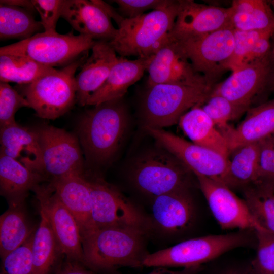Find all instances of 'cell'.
Returning a JSON list of instances; mask_svg holds the SVG:
<instances>
[{"label":"cell","mask_w":274,"mask_h":274,"mask_svg":"<svg viewBox=\"0 0 274 274\" xmlns=\"http://www.w3.org/2000/svg\"><path fill=\"white\" fill-rule=\"evenodd\" d=\"M128 120L122 98L101 103L86 111L78 126L79 142L86 158L98 164L111 159L124 138Z\"/></svg>","instance_id":"6da1fadb"},{"label":"cell","mask_w":274,"mask_h":274,"mask_svg":"<svg viewBox=\"0 0 274 274\" xmlns=\"http://www.w3.org/2000/svg\"><path fill=\"white\" fill-rule=\"evenodd\" d=\"M146 233L128 228L97 229L82 241L83 264L100 271L142 266L147 255L144 247Z\"/></svg>","instance_id":"7a4b0ae2"},{"label":"cell","mask_w":274,"mask_h":274,"mask_svg":"<svg viewBox=\"0 0 274 274\" xmlns=\"http://www.w3.org/2000/svg\"><path fill=\"white\" fill-rule=\"evenodd\" d=\"M178 1L133 18H124L115 37L109 42L120 57L147 58L168 40L173 28Z\"/></svg>","instance_id":"3957f363"},{"label":"cell","mask_w":274,"mask_h":274,"mask_svg":"<svg viewBox=\"0 0 274 274\" xmlns=\"http://www.w3.org/2000/svg\"><path fill=\"white\" fill-rule=\"evenodd\" d=\"M192 173L182 162L160 147L149 149L133 161L130 178L142 192L154 197L166 193L189 190Z\"/></svg>","instance_id":"277c9868"},{"label":"cell","mask_w":274,"mask_h":274,"mask_svg":"<svg viewBox=\"0 0 274 274\" xmlns=\"http://www.w3.org/2000/svg\"><path fill=\"white\" fill-rule=\"evenodd\" d=\"M213 88L175 84L149 88L142 107L144 127L162 129L177 123L188 110L205 103Z\"/></svg>","instance_id":"5b68a950"},{"label":"cell","mask_w":274,"mask_h":274,"mask_svg":"<svg viewBox=\"0 0 274 274\" xmlns=\"http://www.w3.org/2000/svg\"><path fill=\"white\" fill-rule=\"evenodd\" d=\"M87 55L29 84L20 85L22 95L39 117L53 120L72 108L77 101L75 73Z\"/></svg>","instance_id":"8992f818"},{"label":"cell","mask_w":274,"mask_h":274,"mask_svg":"<svg viewBox=\"0 0 274 274\" xmlns=\"http://www.w3.org/2000/svg\"><path fill=\"white\" fill-rule=\"evenodd\" d=\"M90 37L73 32L60 34L43 31L31 37L0 48V55L27 57L42 65L65 66L81 57L96 43Z\"/></svg>","instance_id":"52a82bcc"},{"label":"cell","mask_w":274,"mask_h":274,"mask_svg":"<svg viewBox=\"0 0 274 274\" xmlns=\"http://www.w3.org/2000/svg\"><path fill=\"white\" fill-rule=\"evenodd\" d=\"M247 234L236 232L192 238L145 257L146 267H195L235 248L247 245Z\"/></svg>","instance_id":"ba28073f"},{"label":"cell","mask_w":274,"mask_h":274,"mask_svg":"<svg viewBox=\"0 0 274 274\" xmlns=\"http://www.w3.org/2000/svg\"><path fill=\"white\" fill-rule=\"evenodd\" d=\"M234 29L231 26L201 35L175 38L195 71L212 86L225 71L233 53ZM172 36V35H171Z\"/></svg>","instance_id":"9c48e42d"},{"label":"cell","mask_w":274,"mask_h":274,"mask_svg":"<svg viewBox=\"0 0 274 274\" xmlns=\"http://www.w3.org/2000/svg\"><path fill=\"white\" fill-rule=\"evenodd\" d=\"M87 181L96 229L122 227L149 230L150 220L118 190L100 180Z\"/></svg>","instance_id":"30bf717a"},{"label":"cell","mask_w":274,"mask_h":274,"mask_svg":"<svg viewBox=\"0 0 274 274\" xmlns=\"http://www.w3.org/2000/svg\"><path fill=\"white\" fill-rule=\"evenodd\" d=\"M37 131L43 176L52 180L72 174L83 175V158L77 136L52 126L42 127Z\"/></svg>","instance_id":"8fae6325"},{"label":"cell","mask_w":274,"mask_h":274,"mask_svg":"<svg viewBox=\"0 0 274 274\" xmlns=\"http://www.w3.org/2000/svg\"><path fill=\"white\" fill-rule=\"evenodd\" d=\"M273 87L274 59L271 50L263 58L232 72L225 80L214 86L211 94L222 96L249 109L258 95Z\"/></svg>","instance_id":"7c38bea8"},{"label":"cell","mask_w":274,"mask_h":274,"mask_svg":"<svg viewBox=\"0 0 274 274\" xmlns=\"http://www.w3.org/2000/svg\"><path fill=\"white\" fill-rule=\"evenodd\" d=\"M144 128L160 147L174 155L195 175H201L223 183L228 168V159L163 129L149 127Z\"/></svg>","instance_id":"4fadbf2b"},{"label":"cell","mask_w":274,"mask_h":274,"mask_svg":"<svg viewBox=\"0 0 274 274\" xmlns=\"http://www.w3.org/2000/svg\"><path fill=\"white\" fill-rule=\"evenodd\" d=\"M45 211L58 244L68 261L83 264L80 229L74 216L60 201L52 187L39 185L33 190Z\"/></svg>","instance_id":"5bb4252c"},{"label":"cell","mask_w":274,"mask_h":274,"mask_svg":"<svg viewBox=\"0 0 274 274\" xmlns=\"http://www.w3.org/2000/svg\"><path fill=\"white\" fill-rule=\"evenodd\" d=\"M210 209L222 229L253 231L261 227L255 220L244 200L239 199L225 184L195 175Z\"/></svg>","instance_id":"9a60e30c"},{"label":"cell","mask_w":274,"mask_h":274,"mask_svg":"<svg viewBox=\"0 0 274 274\" xmlns=\"http://www.w3.org/2000/svg\"><path fill=\"white\" fill-rule=\"evenodd\" d=\"M146 71L148 88L166 84L209 85L205 78L195 71L170 34L168 40L151 56Z\"/></svg>","instance_id":"2e32d148"},{"label":"cell","mask_w":274,"mask_h":274,"mask_svg":"<svg viewBox=\"0 0 274 274\" xmlns=\"http://www.w3.org/2000/svg\"><path fill=\"white\" fill-rule=\"evenodd\" d=\"M178 1L177 14L170 32L174 38L204 35L231 26L229 8L202 4L192 0Z\"/></svg>","instance_id":"e0dca14e"},{"label":"cell","mask_w":274,"mask_h":274,"mask_svg":"<svg viewBox=\"0 0 274 274\" xmlns=\"http://www.w3.org/2000/svg\"><path fill=\"white\" fill-rule=\"evenodd\" d=\"M49 184L77 221L82 241L96 230L88 181L83 175L72 174L53 179Z\"/></svg>","instance_id":"ac0fdd59"},{"label":"cell","mask_w":274,"mask_h":274,"mask_svg":"<svg viewBox=\"0 0 274 274\" xmlns=\"http://www.w3.org/2000/svg\"><path fill=\"white\" fill-rule=\"evenodd\" d=\"M61 17L79 34L96 41L110 42L117 32L96 0H65Z\"/></svg>","instance_id":"d6986e66"},{"label":"cell","mask_w":274,"mask_h":274,"mask_svg":"<svg viewBox=\"0 0 274 274\" xmlns=\"http://www.w3.org/2000/svg\"><path fill=\"white\" fill-rule=\"evenodd\" d=\"M116 54L109 42H96L90 55L80 66V71L76 76V102L79 106L86 105L90 96L103 84L118 60Z\"/></svg>","instance_id":"ffe728a7"},{"label":"cell","mask_w":274,"mask_h":274,"mask_svg":"<svg viewBox=\"0 0 274 274\" xmlns=\"http://www.w3.org/2000/svg\"><path fill=\"white\" fill-rule=\"evenodd\" d=\"M152 212L158 228L165 233L174 234L191 225L194 208L188 190H182L155 197Z\"/></svg>","instance_id":"44dd1931"},{"label":"cell","mask_w":274,"mask_h":274,"mask_svg":"<svg viewBox=\"0 0 274 274\" xmlns=\"http://www.w3.org/2000/svg\"><path fill=\"white\" fill-rule=\"evenodd\" d=\"M151 57V56L128 60L125 57H118L106 80L101 87L90 96L86 105L94 106L122 98L128 88L143 76Z\"/></svg>","instance_id":"7402d4cb"},{"label":"cell","mask_w":274,"mask_h":274,"mask_svg":"<svg viewBox=\"0 0 274 274\" xmlns=\"http://www.w3.org/2000/svg\"><path fill=\"white\" fill-rule=\"evenodd\" d=\"M0 143V154L12 157L42 174V152L37 131L17 122L1 127Z\"/></svg>","instance_id":"603a6c76"},{"label":"cell","mask_w":274,"mask_h":274,"mask_svg":"<svg viewBox=\"0 0 274 274\" xmlns=\"http://www.w3.org/2000/svg\"><path fill=\"white\" fill-rule=\"evenodd\" d=\"M235 128L230 126L223 134L229 153L244 145L258 142L274 134V99L248 110Z\"/></svg>","instance_id":"cb8c5ba5"},{"label":"cell","mask_w":274,"mask_h":274,"mask_svg":"<svg viewBox=\"0 0 274 274\" xmlns=\"http://www.w3.org/2000/svg\"><path fill=\"white\" fill-rule=\"evenodd\" d=\"M18 160L0 154V191L9 204L24 202L29 190L47 180Z\"/></svg>","instance_id":"d4e9b609"},{"label":"cell","mask_w":274,"mask_h":274,"mask_svg":"<svg viewBox=\"0 0 274 274\" xmlns=\"http://www.w3.org/2000/svg\"><path fill=\"white\" fill-rule=\"evenodd\" d=\"M178 123L192 143L213 150L228 159L229 151L226 139L200 106L186 112Z\"/></svg>","instance_id":"484cf974"},{"label":"cell","mask_w":274,"mask_h":274,"mask_svg":"<svg viewBox=\"0 0 274 274\" xmlns=\"http://www.w3.org/2000/svg\"><path fill=\"white\" fill-rule=\"evenodd\" d=\"M39 207L40 222L32 245L33 274H50L64 255L44 210Z\"/></svg>","instance_id":"4316f807"},{"label":"cell","mask_w":274,"mask_h":274,"mask_svg":"<svg viewBox=\"0 0 274 274\" xmlns=\"http://www.w3.org/2000/svg\"><path fill=\"white\" fill-rule=\"evenodd\" d=\"M9 204L0 217L1 258L23 244L35 231L28 220L24 202Z\"/></svg>","instance_id":"83f0119b"},{"label":"cell","mask_w":274,"mask_h":274,"mask_svg":"<svg viewBox=\"0 0 274 274\" xmlns=\"http://www.w3.org/2000/svg\"><path fill=\"white\" fill-rule=\"evenodd\" d=\"M232 153L223 183L230 188L254 184L258 177L260 142L244 145Z\"/></svg>","instance_id":"f1b7e54d"},{"label":"cell","mask_w":274,"mask_h":274,"mask_svg":"<svg viewBox=\"0 0 274 274\" xmlns=\"http://www.w3.org/2000/svg\"><path fill=\"white\" fill-rule=\"evenodd\" d=\"M235 30L252 31L274 26V12L263 0H234L229 7Z\"/></svg>","instance_id":"f546056e"},{"label":"cell","mask_w":274,"mask_h":274,"mask_svg":"<svg viewBox=\"0 0 274 274\" xmlns=\"http://www.w3.org/2000/svg\"><path fill=\"white\" fill-rule=\"evenodd\" d=\"M32 12L24 8L0 4L1 39L22 41L42 32L44 28L41 21L35 19Z\"/></svg>","instance_id":"4dcf8cb0"},{"label":"cell","mask_w":274,"mask_h":274,"mask_svg":"<svg viewBox=\"0 0 274 274\" xmlns=\"http://www.w3.org/2000/svg\"><path fill=\"white\" fill-rule=\"evenodd\" d=\"M56 69L40 64L27 57L14 55H0L1 82L29 84Z\"/></svg>","instance_id":"1f68e13d"},{"label":"cell","mask_w":274,"mask_h":274,"mask_svg":"<svg viewBox=\"0 0 274 274\" xmlns=\"http://www.w3.org/2000/svg\"><path fill=\"white\" fill-rule=\"evenodd\" d=\"M245 201L252 216L263 228L274 233V190L255 184L245 188Z\"/></svg>","instance_id":"d6a6232c"},{"label":"cell","mask_w":274,"mask_h":274,"mask_svg":"<svg viewBox=\"0 0 274 274\" xmlns=\"http://www.w3.org/2000/svg\"><path fill=\"white\" fill-rule=\"evenodd\" d=\"M205 103L202 109L222 134L230 127V121L249 110L219 95L211 94Z\"/></svg>","instance_id":"836d02e7"},{"label":"cell","mask_w":274,"mask_h":274,"mask_svg":"<svg viewBox=\"0 0 274 274\" xmlns=\"http://www.w3.org/2000/svg\"><path fill=\"white\" fill-rule=\"evenodd\" d=\"M35 232L23 244L1 258L0 274H33L32 245Z\"/></svg>","instance_id":"e575fe53"},{"label":"cell","mask_w":274,"mask_h":274,"mask_svg":"<svg viewBox=\"0 0 274 274\" xmlns=\"http://www.w3.org/2000/svg\"><path fill=\"white\" fill-rule=\"evenodd\" d=\"M274 34V26L258 30L242 31L234 29V49L227 65L228 70L234 72L243 66L256 41L267 35Z\"/></svg>","instance_id":"d590c367"},{"label":"cell","mask_w":274,"mask_h":274,"mask_svg":"<svg viewBox=\"0 0 274 274\" xmlns=\"http://www.w3.org/2000/svg\"><path fill=\"white\" fill-rule=\"evenodd\" d=\"M257 243L252 274H274V233L263 228L254 231Z\"/></svg>","instance_id":"8d00e7d4"},{"label":"cell","mask_w":274,"mask_h":274,"mask_svg":"<svg viewBox=\"0 0 274 274\" xmlns=\"http://www.w3.org/2000/svg\"><path fill=\"white\" fill-rule=\"evenodd\" d=\"M23 107H29L27 100L8 83L0 82V126L16 123L15 115Z\"/></svg>","instance_id":"74e56055"},{"label":"cell","mask_w":274,"mask_h":274,"mask_svg":"<svg viewBox=\"0 0 274 274\" xmlns=\"http://www.w3.org/2000/svg\"><path fill=\"white\" fill-rule=\"evenodd\" d=\"M259 142L258 177L254 184H262L274 190V141L271 135Z\"/></svg>","instance_id":"f35d334b"},{"label":"cell","mask_w":274,"mask_h":274,"mask_svg":"<svg viewBox=\"0 0 274 274\" xmlns=\"http://www.w3.org/2000/svg\"><path fill=\"white\" fill-rule=\"evenodd\" d=\"M35 10L41 18L44 31L56 32L59 18L61 17L65 0H31Z\"/></svg>","instance_id":"ab89813d"},{"label":"cell","mask_w":274,"mask_h":274,"mask_svg":"<svg viewBox=\"0 0 274 274\" xmlns=\"http://www.w3.org/2000/svg\"><path fill=\"white\" fill-rule=\"evenodd\" d=\"M170 0H115L118 12L124 18H133L149 10H155L167 5Z\"/></svg>","instance_id":"60d3db41"},{"label":"cell","mask_w":274,"mask_h":274,"mask_svg":"<svg viewBox=\"0 0 274 274\" xmlns=\"http://www.w3.org/2000/svg\"><path fill=\"white\" fill-rule=\"evenodd\" d=\"M271 36L272 35L265 36L256 41L247 56L243 66L263 58L271 51L270 43V38Z\"/></svg>","instance_id":"b9f144b4"},{"label":"cell","mask_w":274,"mask_h":274,"mask_svg":"<svg viewBox=\"0 0 274 274\" xmlns=\"http://www.w3.org/2000/svg\"><path fill=\"white\" fill-rule=\"evenodd\" d=\"M83 265L80 262L66 260L57 267L55 274H93L83 267Z\"/></svg>","instance_id":"7bdbcfd3"},{"label":"cell","mask_w":274,"mask_h":274,"mask_svg":"<svg viewBox=\"0 0 274 274\" xmlns=\"http://www.w3.org/2000/svg\"><path fill=\"white\" fill-rule=\"evenodd\" d=\"M0 4L24 8L33 11L35 10L31 1L28 0H1Z\"/></svg>","instance_id":"ee69618b"},{"label":"cell","mask_w":274,"mask_h":274,"mask_svg":"<svg viewBox=\"0 0 274 274\" xmlns=\"http://www.w3.org/2000/svg\"><path fill=\"white\" fill-rule=\"evenodd\" d=\"M152 272L148 274H185L184 273L177 272L168 270L165 267H157Z\"/></svg>","instance_id":"f6af8a7d"},{"label":"cell","mask_w":274,"mask_h":274,"mask_svg":"<svg viewBox=\"0 0 274 274\" xmlns=\"http://www.w3.org/2000/svg\"><path fill=\"white\" fill-rule=\"evenodd\" d=\"M272 54L273 58L274 59V45H273V48L272 49ZM273 89H274V87H273Z\"/></svg>","instance_id":"bcb514c9"},{"label":"cell","mask_w":274,"mask_h":274,"mask_svg":"<svg viewBox=\"0 0 274 274\" xmlns=\"http://www.w3.org/2000/svg\"><path fill=\"white\" fill-rule=\"evenodd\" d=\"M272 5H273V8H274V1H272ZM274 12V11H273Z\"/></svg>","instance_id":"7dc6e473"},{"label":"cell","mask_w":274,"mask_h":274,"mask_svg":"<svg viewBox=\"0 0 274 274\" xmlns=\"http://www.w3.org/2000/svg\"><path fill=\"white\" fill-rule=\"evenodd\" d=\"M271 136H272V139H273V140L274 141V134L272 135Z\"/></svg>","instance_id":"c3c4849f"},{"label":"cell","mask_w":274,"mask_h":274,"mask_svg":"<svg viewBox=\"0 0 274 274\" xmlns=\"http://www.w3.org/2000/svg\"><path fill=\"white\" fill-rule=\"evenodd\" d=\"M231 274H238V273H231Z\"/></svg>","instance_id":"681fc988"}]
</instances>
